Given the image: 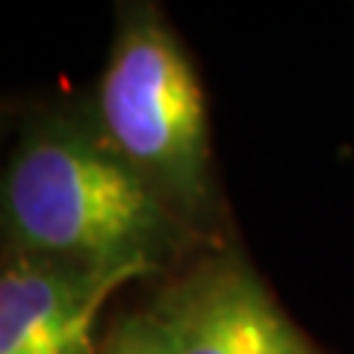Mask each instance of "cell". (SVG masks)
<instances>
[{"label":"cell","mask_w":354,"mask_h":354,"mask_svg":"<svg viewBox=\"0 0 354 354\" xmlns=\"http://www.w3.org/2000/svg\"><path fill=\"white\" fill-rule=\"evenodd\" d=\"M151 319L171 354H322L236 254L195 266L162 292Z\"/></svg>","instance_id":"obj_3"},{"label":"cell","mask_w":354,"mask_h":354,"mask_svg":"<svg viewBox=\"0 0 354 354\" xmlns=\"http://www.w3.org/2000/svg\"><path fill=\"white\" fill-rule=\"evenodd\" d=\"M97 133L186 225L213 209L207 101L183 44L151 3L121 9L97 86Z\"/></svg>","instance_id":"obj_2"},{"label":"cell","mask_w":354,"mask_h":354,"mask_svg":"<svg viewBox=\"0 0 354 354\" xmlns=\"http://www.w3.org/2000/svg\"><path fill=\"white\" fill-rule=\"evenodd\" d=\"M136 272L21 257L0 272V354H92L95 319Z\"/></svg>","instance_id":"obj_4"},{"label":"cell","mask_w":354,"mask_h":354,"mask_svg":"<svg viewBox=\"0 0 354 354\" xmlns=\"http://www.w3.org/2000/svg\"><path fill=\"white\" fill-rule=\"evenodd\" d=\"M104 354H171V348L151 313H136L113 328Z\"/></svg>","instance_id":"obj_5"},{"label":"cell","mask_w":354,"mask_h":354,"mask_svg":"<svg viewBox=\"0 0 354 354\" xmlns=\"http://www.w3.org/2000/svg\"><path fill=\"white\" fill-rule=\"evenodd\" d=\"M0 227L21 257L148 274L180 245L186 221L101 133L50 118L6 165Z\"/></svg>","instance_id":"obj_1"}]
</instances>
